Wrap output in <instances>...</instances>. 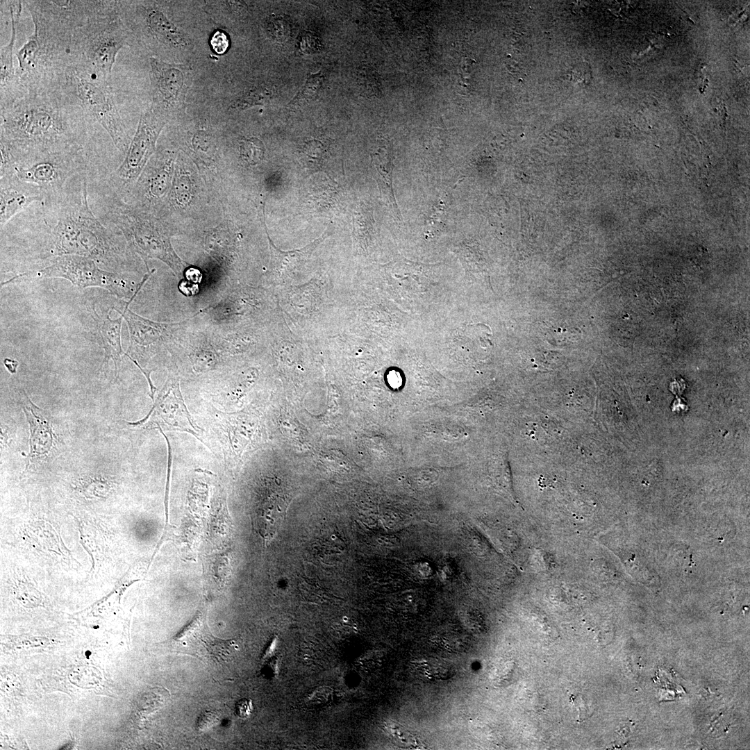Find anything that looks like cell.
Returning a JSON list of instances; mask_svg holds the SVG:
<instances>
[{
	"label": "cell",
	"instance_id": "1",
	"mask_svg": "<svg viewBox=\"0 0 750 750\" xmlns=\"http://www.w3.org/2000/svg\"><path fill=\"white\" fill-rule=\"evenodd\" d=\"M88 177V172L74 176L58 197L40 203L42 215L36 238L42 259L77 255L112 267L119 258L115 235L90 207Z\"/></svg>",
	"mask_w": 750,
	"mask_h": 750
},
{
	"label": "cell",
	"instance_id": "2",
	"mask_svg": "<svg viewBox=\"0 0 750 750\" xmlns=\"http://www.w3.org/2000/svg\"><path fill=\"white\" fill-rule=\"evenodd\" d=\"M0 144L15 156L83 146L88 120L57 91L27 93L0 111Z\"/></svg>",
	"mask_w": 750,
	"mask_h": 750
},
{
	"label": "cell",
	"instance_id": "3",
	"mask_svg": "<svg viewBox=\"0 0 750 750\" xmlns=\"http://www.w3.org/2000/svg\"><path fill=\"white\" fill-rule=\"evenodd\" d=\"M47 91H57L81 109L88 122L100 124L117 149L126 153L129 137L116 104L110 81L73 66L56 69Z\"/></svg>",
	"mask_w": 750,
	"mask_h": 750
},
{
	"label": "cell",
	"instance_id": "4",
	"mask_svg": "<svg viewBox=\"0 0 750 750\" xmlns=\"http://www.w3.org/2000/svg\"><path fill=\"white\" fill-rule=\"evenodd\" d=\"M40 51L51 64H65L74 33L109 0H26Z\"/></svg>",
	"mask_w": 750,
	"mask_h": 750
},
{
	"label": "cell",
	"instance_id": "5",
	"mask_svg": "<svg viewBox=\"0 0 750 750\" xmlns=\"http://www.w3.org/2000/svg\"><path fill=\"white\" fill-rule=\"evenodd\" d=\"M117 3L112 1L76 33L67 67L110 81L116 56L131 36L119 17Z\"/></svg>",
	"mask_w": 750,
	"mask_h": 750
},
{
	"label": "cell",
	"instance_id": "6",
	"mask_svg": "<svg viewBox=\"0 0 750 750\" xmlns=\"http://www.w3.org/2000/svg\"><path fill=\"white\" fill-rule=\"evenodd\" d=\"M103 221L117 227L131 249L147 266V260L156 258L165 262L181 276L185 262L172 247L163 224L151 213L123 203L118 197L103 196Z\"/></svg>",
	"mask_w": 750,
	"mask_h": 750
},
{
	"label": "cell",
	"instance_id": "7",
	"mask_svg": "<svg viewBox=\"0 0 750 750\" xmlns=\"http://www.w3.org/2000/svg\"><path fill=\"white\" fill-rule=\"evenodd\" d=\"M12 169L19 179L38 186L47 201L58 197L74 176L88 172V158L83 146L27 153L12 158Z\"/></svg>",
	"mask_w": 750,
	"mask_h": 750
},
{
	"label": "cell",
	"instance_id": "8",
	"mask_svg": "<svg viewBox=\"0 0 750 750\" xmlns=\"http://www.w3.org/2000/svg\"><path fill=\"white\" fill-rule=\"evenodd\" d=\"M40 269L21 273L2 283L8 284L19 278H62L81 288L99 287L108 290L119 298L127 297L149 277L145 274L139 287L131 289L129 282L119 274L104 270L92 259L77 255L57 256Z\"/></svg>",
	"mask_w": 750,
	"mask_h": 750
},
{
	"label": "cell",
	"instance_id": "9",
	"mask_svg": "<svg viewBox=\"0 0 750 750\" xmlns=\"http://www.w3.org/2000/svg\"><path fill=\"white\" fill-rule=\"evenodd\" d=\"M165 119L151 106L142 113L124 160L105 178L107 191L112 192L108 194L119 197L138 181L156 151L157 140L166 124Z\"/></svg>",
	"mask_w": 750,
	"mask_h": 750
},
{
	"label": "cell",
	"instance_id": "10",
	"mask_svg": "<svg viewBox=\"0 0 750 750\" xmlns=\"http://www.w3.org/2000/svg\"><path fill=\"white\" fill-rule=\"evenodd\" d=\"M149 78L153 110L166 119L170 112L184 109L192 85L191 69L185 65L170 64L149 58Z\"/></svg>",
	"mask_w": 750,
	"mask_h": 750
},
{
	"label": "cell",
	"instance_id": "11",
	"mask_svg": "<svg viewBox=\"0 0 750 750\" xmlns=\"http://www.w3.org/2000/svg\"><path fill=\"white\" fill-rule=\"evenodd\" d=\"M146 417L131 425L149 422L159 429L188 432L199 438L202 430L193 422L184 402L178 381L169 378Z\"/></svg>",
	"mask_w": 750,
	"mask_h": 750
},
{
	"label": "cell",
	"instance_id": "12",
	"mask_svg": "<svg viewBox=\"0 0 750 750\" xmlns=\"http://www.w3.org/2000/svg\"><path fill=\"white\" fill-rule=\"evenodd\" d=\"M172 651L196 656L209 664H222L237 650L234 641L223 640L196 622L169 641Z\"/></svg>",
	"mask_w": 750,
	"mask_h": 750
},
{
	"label": "cell",
	"instance_id": "13",
	"mask_svg": "<svg viewBox=\"0 0 750 750\" xmlns=\"http://www.w3.org/2000/svg\"><path fill=\"white\" fill-rule=\"evenodd\" d=\"M138 292L126 303L122 312L116 309L125 319L128 325L130 346L126 356L129 359L146 356L156 345L166 341L172 331L176 329L175 326L182 324L181 322L166 324L153 322L131 311L128 308L129 304Z\"/></svg>",
	"mask_w": 750,
	"mask_h": 750
},
{
	"label": "cell",
	"instance_id": "14",
	"mask_svg": "<svg viewBox=\"0 0 750 750\" xmlns=\"http://www.w3.org/2000/svg\"><path fill=\"white\" fill-rule=\"evenodd\" d=\"M10 17L9 42L0 49V111L10 107L27 93L18 79L14 66V47L17 27L22 10V1H5Z\"/></svg>",
	"mask_w": 750,
	"mask_h": 750
},
{
	"label": "cell",
	"instance_id": "15",
	"mask_svg": "<svg viewBox=\"0 0 750 750\" xmlns=\"http://www.w3.org/2000/svg\"><path fill=\"white\" fill-rule=\"evenodd\" d=\"M44 200V194L38 186L19 179L15 173L0 176L1 231L31 204Z\"/></svg>",
	"mask_w": 750,
	"mask_h": 750
},
{
	"label": "cell",
	"instance_id": "16",
	"mask_svg": "<svg viewBox=\"0 0 750 750\" xmlns=\"http://www.w3.org/2000/svg\"><path fill=\"white\" fill-rule=\"evenodd\" d=\"M374 176L377 182L380 194L394 217L401 221L393 189L394 157L392 147L388 141H382L378 149L371 154Z\"/></svg>",
	"mask_w": 750,
	"mask_h": 750
},
{
	"label": "cell",
	"instance_id": "17",
	"mask_svg": "<svg viewBox=\"0 0 750 750\" xmlns=\"http://www.w3.org/2000/svg\"><path fill=\"white\" fill-rule=\"evenodd\" d=\"M93 310L99 333L105 351L104 361L109 359L113 360L115 367V375L116 378H117L121 356L122 354L126 355V353L123 351L121 343V328L123 316L121 315L119 318L112 319L109 317L110 312H108L106 318H101L94 308H93Z\"/></svg>",
	"mask_w": 750,
	"mask_h": 750
},
{
	"label": "cell",
	"instance_id": "18",
	"mask_svg": "<svg viewBox=\"0 0 750 750\" xmlns=\"http://www.w3.org/2000/svg\"><path fill=\"white\" fill-rule=\"evenodd\" d=\"M265 230L271 251V270L276 276H283L305 262L326 236V234L324 233L319 238L302 249L284 251L274 246L267 233L266 227Z\"/></svg>",
	"mask_w": 750,
	"mask_h": 750
},
{
	"label": "cell",
	"instance_id": "19",
	"mask_svg": "<svg viewBox=\"0 0 750 750\" xmlns=\"http://www.w3.org/2000/svg\"><path fill=\"white\" fill-rule=\"evenodd\" d=\"M30 426L29 460L33 457L46 455L53 444V433L49 421L38 415L31 408H23Z\"/></svg>",
	"mask_w": 750,
	"mask_h": 750
},
{
	"label": "cell",
	"instance_id": "20",
	"mask_svg": "<svg viewBox=\"0 0 750 750\" xmlns=\"http://www.w3.org/2000/svg\"><path fill=\"white\" fill-rule=\"evenodd\" d=\"M415 673L428 680H445L452 675L451 667L436 659H422L412 664Z\"/></svg>",
	"mask_w": 750,
	"mask_h": 750
},
{
	"label": "cell",
	"instance_id": "21",
	"mask_svg": "<svg viewBox=\"0 0 750 750\" xmlns=\"http://www.w3.org/2000/svg\"><path fill=\"white\" fill-rule=\"evenodd\" d=\"M273 92L270 88L260 86L250 90L231 105L233 109L244 110L258 105H264L269 102Z\"/></svg>",
	"mask_w": 750,
	"mask_h": 750
},
{
	"label": "cell",
	"instance_id": "22",
	"mask_svg": "<svg viewBox=\"0 0 750 750\" xmlns=\"http://www.w3.org/2000/svg\"><path fill=\"white\" fill-rule=\"evenodd\" d=\"M323 80L324 74L321 71L317 73L310 74L304 86L289 103L288 107L293 108L315 98L321 88Z\"/></svg>",
	"mask_w": 750,
	"mask_h": 750
},
{
	"label": "cell",
	"instance_id": "23",
	"mask_svg": "<svg viewBox=\"0 0 750 750\" xmlns=\"http://www.w3.org/2000/svg\"><path fill=\"white\" fill-rule=\"evenodd\" d=\"M265 148L257 138H243L240 142V153L244 161L250 165L260 163L264 158Z\"/></svg>",
	"mask_w": 750,
	"mask_h": 750
},
{
	"label": "cell",
	"instance_id": "24",
	"mask_svg": "<svg viewBox=\"0 0 750 750\" xmlns=\"http://www.w3.org/2000/svg\"><path fill=\"white\" fill-rule=\"evenodd\" d=\"M192 355V362L197 372L212 369L217 362L215 352L210 349H197Z\"/></svg>",
	"mask_w": 750,
	"mask_h": 750
},
{
	"label": "cell",
	"instance_id": "25",
	"mask_svg": "<svg viewBox=\"0 0 750 750\" xmlns=\"http://www.w3.org/2000/svg\"><path fill=\"white\" fill-rule=\"evenodd\" d=\"M388 733L397 742L405 748L416 749L419 742L410 733L395 723L388 725Z\"/></svg>",
	"mask_w": 750,
	"mask_h": 750
},
{
	"label": "cell",
	"instance_id": "26",
	"mask_svg": "<svg viewBox=\"0 0 750 750\" xmlns=\"http://www.w3.org/2000/svg\"><path fill=\"white\" fill-rule=\"evenodd\" d=\"M371 69L366 67L360 71L358 83L368 94L377 95L379 90L378 77Z\"/></svg>",
	"mask_w": 750,
	"mask_h": 750
},
{
	"label": "cell",
	"instance_id": "27",
	"mask_svg": "<svg viewBox=\"0 0 750 750\" xmlns=\"http://www.w3.org/2000/svg\"><path fill=\"white\" fill-rule=\"evenodd\" d=\"M174 194L179 203L186 204L191 197V183L186 175H181L174 183Z\"/></svg>",
	"mask_w": 750,
	"mask_h": 750
},
{
	"label": "cell",
	"instance_id": "28",
	"mask_svg": "<svg viewBox=\"0 0 750 750\" xmlns=\"http://www.w3.org/2000/svg\"><path fill=\"white\" fill-rule=\"evenodd\" d=\"M302 153L308 160L318 162L322 159L325 153L323 144L317 140L308 141L302 147Z\"/></svg>",
	"mask_w": 750,
	"mask_h": 750
},
{
	"label": "cell",
	"instance_id": "29",
	"mask_svg": "<svg viewBox=\"0 0 750 750\" xmlns=\"http://www.w3.org/2000/svg\"><path fill=\"white\" fill-rule=\"evenodd\" d=\"M298 44L300 51L304 53H314L320 48L318 38L312 33L307 31L303 32L300 35Z\"/></svg>",
	"mask_w": 750,
	"mask_h": 750
},
{
	"label": "cell",
	"instance_id": "30",
	"mask_svg": "<svg viewBox=\"0 0 750 750\" xmlns=\"http://www.w3.org/2000/svg\"><path fill=\"white\" fill-rule=\"evenodd\" d=\"M271 34L278 40H283L288 38L289 32L288 24L283 19H275L269 24Z\"/></svg>",
	"mask_w": 750,
	"mask_h": 750
},
{
	"label": "cell",
	"instance_id": "31",
	"mask_svg": "<svg viewBox=\"0 0 750 750\" xmlns=\"http://www.w3.org/2000/svg\"><path fill=\"white\" fill-rule=\"evenodd\" d=\"M210 45L216 53L224 54L228 48L229 40L224 33L217 31L211 37Z\"/></svg>",
	"mask_w": 750,
	"mask_h": 750
},
{
	"label": "cell",
	"instance_id": "32",
	"mask_svg": "<svg viewBox=\"0 0 750 750\" xmlns=\"http://www.w3.org/2000/svg\"><path fill=\"white\" fill-rule=\"evenodd\" d=\"M332 694V691L327 687H321L314 691L308 698L309 702L313 704H322L326 703Z\"/></svg>",
	"mask_w": 750,
	"mask_h": 750
},
{
	"label": "cell",
	"instance_id": "33",
	"mask_svg": "<svg viewBox=\"0 0 750 750\" xmlns=\"http://www.w3.org/2000/svg\"><path fill=\"white\" fill-rule=\"evenodd\" d=\"M219 721V718L215 712H207L200 716L197 726L199 731H204L214 726Z\"/></svg>",
	"mask_w": 750,
	"mask_h": 750
},
{
	"label": "cell",
	"instance_id": "34",
	"mask_svg": "<svg viewBox=\"0 0 750 750\" xmlns=\"http://www.w3.org/2000/svg\"><path fill=\"white\" fill-rule=\"evenodd\" d=\"M572 702L574 703L576 709L578 711V720L581 722L589 716L588 707L585 703L583 698L581 694L573 696L571 697Z\"/></svg>",
	"mask_w": 750,
	"mask_h": 750
},
{
	"label": "cell",
	"instance_id": "35",
	"mask_svg": "<svg viewBox=\"0 0 750 750\" xmlns=\"http://www.w3.org/2000/svg\"><path fill=\"white\" fill-rule=\"evenodd\" d=\"M178 288L179 290L186 296L196 294L199 291L198 284L190 282L186 279H183L181 281L178 285Z\"/></svg>",
	"mask_w": 750,
	"mask_h": 750
},
{
	"label": "cell",
	"instance_id": "36",
	"mask_svg": "<svg viewBox=\"0 0 750 750\" xmlns=\"http://www.w3.org/2000/svg\"><path fill=\"white\" fill-rule=\"evenodd\" d=\"M184 274L185 279L193 283L198 284L200 283L202 278V274L201 272L194 267H190L185 269Z\"/></svg>",
	"mask_w": 750,
	"mask_h": 750
},
{
	"label": "cell",
	"instance_id": "37",
	"mask_svg": "<svg viewBox=\"0 0 750 750\" xmlns=\"http://www.w3.org/2000/svg\"><path fill=\"white\" fill-rule=\"evenodd\" d=\"M251 710V703H248L247 701L243 700L238 704V715L241 717H247Z\"/></svg>",
	"mask_w": 750,
	"mask_h": 750
},
{
	"label": "cell",
	"instance_id": "38",
	"mask_svg": "<svg viewBox=\"0 0 750 750\" xmlns=\"http://www.w3.org/2000/svg\"><path fill=\"white\" fill-rule=\"evenodd\" d=\"M3 365L11 374H15L19 362L10 358H5L3 360Z\"/></svg>",
	"mask_w": 750,
	"mask_h": 750
},
{
	"label": "cell",
	"instance_id": "39",
	"mask_svg": "<svg viewBox=\"0 0 750 750\" xmlns=\"http://www.w3.org/2000/svg\"><path fill=\"white\" fill-rule=\"evenodd\" d=\"M90 654H91V652H90V651H86V652H85V656H88H88H90Z\"/></svg>",
	"mask_w": 750,
	"mask_h": 750
}]
</instances>
